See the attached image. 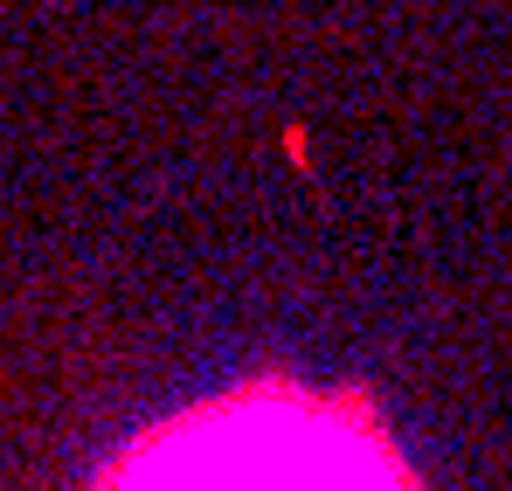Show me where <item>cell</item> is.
<instances>
[{
    "label": "cell",
    "mask_w": 512,
    "mask_h": 491,
    "mask_svg": "<svg viewBox=\"0 0 512 491\" xmlns=\"http://www.w3.org/2000/svg\"><path fill=\"white\" fill-rule=\"evenodd\" d=\"M90 491H423L360 395L243 381L146 422Z\"/></svg>",
    "instance_id": "1"
}]
</instances>
